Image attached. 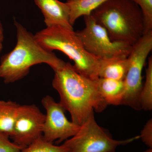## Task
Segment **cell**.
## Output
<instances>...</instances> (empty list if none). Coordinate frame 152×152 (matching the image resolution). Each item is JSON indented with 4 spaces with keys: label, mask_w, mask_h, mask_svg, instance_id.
I'll use <instances>...</instances> for the list:
<instances>
[{
    "label": "cell",
    "mask_w": 152,
    "mask_h": 152,
    "mask_svg": "<svg viewBox=\"0 0 152 152\" xmlns=\"http://www.w3.org/2000/svg\"><path fill=\"white\" fill-rule=\"evenodd\" d=\"M54 71L52 86L72 122L81 126L94 111L100 113L106 108L108 105L99 92L97 80L82 75L69 63Z\"/></svg>",
    "instance_id": "1"
},
{
    "label": "cell",
    "mask_w": 152,
    "mask_h": 152,
    "mask_svg": "<svg viewBox=\"0 0 152 152\" xmlns=\"http://www.w3.org/2000/svg\"><path fill=\"white\" fill-rule=\"evenodd\" d=\"M17 42L12 50L3 56L0 61V78L6 84L12 83L27 75L32 66L47 64L54 71L64 65L62 60L52 51L44 48L35 36L14 20Z\"/></svg>",
    "instance_id": "2"
},
{
    "label": "cell",
    "mask_w": 152,
    "mask_h": 152,
    "mask_svg": "<svg viewBox=\"0 0 152 152\" xmlns=\"http://www.w3.org/2000/svg\"><path fill=\"white\" fill-rule=\"evenodd\" d=\"M91 15L106 29L113 42L133 46L145 33L141 11L131 0H109Z\"/></svg>",
    "instance_id": "3"
},
{
    "label": "cell",
    "mask_w": 152,
    "mask_h": 152,
    "mask_svg": "<svg viewBox=\"0 0 152 152\" xmlns=\"http://www.w3.org/2000/svg\"><path fill=\"white\" fill-rule=\"evenodd\" d=\"M39 43L47 50H58L74 62L76 71L88 78L96 80L99 60L86 50L73 30L53 26L41 30L35 35Z\"/></svg>",
    "instance_id": "4"
},
{
    "label": "cell",
    "mask_w": 152,
    "mask_h": 152,
    "mask_svg": "<svg viewBox=\"0 0 152 152\" xmlns=\"http://www.w3.org/2000/svg\"><path fill=\"white\" fill-rule=\"evenodd\" d=\"M140 139V136L126 140H114L98 124L94 114L80 126L75 135L64 143L70 152H115L118 147Z\"/></svg>",
    "instance_id": "5"
},
{
    "label": "cell",
    "mask_w": 152,
    "mask_h": 152,
    "mask_svg": "<svg viewBox=\"0 0 152 152\" xmlns=\"http://www.w3.org/2000/svg\"><path fill=\"white\" fill-rule=\"evenodd\" d=\"M84 17L85 27L76 34L88 53L99 60L128 57L132 46L113 42L106 29L91 14Z\"/></svg>",
    "instance_id": "6"
},
{
    "label": "cell",
    "mask_w": 152,
    "mask_h": 152,
    "mask_svg": "<svg viewBox=\"0 0 152 152\" xmlns=\"http://www.w3.org/2000/svg\"><path fill=\"white\" fill-rule=\"evenodd\" d=\"M152 50V31H151L145 33L133 45L128 56L129 66L124 80L125 91L122 105L137 110H141L139 99L143 86L142 72Z\"/></svg>",
    "instance_id": "7"
},
{
    "label": "cell",
    "mask_w": 152,
    "mask_h": 152,
    "mask_svg": "<svg viewBox=\"0 0 152 152\" xmlns=\"http://www.w3.org/2000/svg\"><path fill=\"white\" fill-rule=\"evenodd\" d=\"M45 115L35 104H20L10 138L23 149L42 137Z\"/></svg>",
    "instance_id": "8"
},
{
    "label": "cell",
    "mask_w": 152,
    "mask_h": 152,
    "mask_svg": "<svg viewBox=\"0 0 152 152\" xmlns=\"http://www.w3.org/2000/svg\"><path fill=\"white\" fill-rule=\"evenodd\" d=\"M42 103L46 110L42 137L44 140L53 143L65 141L77 134L80 126L70 121L66 116V110L50 95L45 96Z\"/></svg>",
    "instance_id": "9"
},
{
    "label": "cell",
    "mask_w": 152,
    "mask_h": 152,
    "mask_svg": "<svg viewBox=\"0 0 152 152\" xmlns=\"http://www.w3.org/2000/svg\"><path fill=\"white\" fill-rule=\"evenodd\" d=\"M42 13L47 27L60 26L73 30L70 22V11L66 3L58 0H34Z\"/></svg>",
    "instance_id": "10"
},
{
    "label": "cell",
    "mask_w": 152,
    "mask_h": 152,
    "mask_svg": "<svg viewBox=\"0 0 152 152\" xmlns=\"http://www.w3.org/2000/svg\"><path fill=\"white\" fill-rule=\"evenodd\" d=\"M96 82L99 92L107 105H122L125 91L124 81L99 78Z\"/></svg>",
    "instance_id": "11"
},
{
    "label": "cell",
    "mask_w": 152,
    "mask_h": 152,
    "mask_svg": "<svg viewBox=\"0 0 152 152\" xmlns=\"http://www.w3.org/2000/svg\"><path fill=\"white\" fill-rule=\"evenodd\" d=\"M129 66L128 57H119L107 60H99V78L124 81Z\"/></svg>",
    "instance_id": "12"
},
{
    "label": "cell",
    "mask_w": 152,
    "mask_h": 152,
    "mask_svg": "<svg viewBox=\"0 0 152 152\" xmlns=\"http://www.w3.org/2000/svg\"><path fill=\"white\" fill-rule=\"evenodd\" d=\"M20 104L11 100H0V132L8 136L12 134L16 117Z\"/></svg>",
    "instance_id": "13"
},
{
    "label": "cell",
    "mask_w": 152,
    "mask_h": 152,
    "mask_svg": "<svg viewBox=\"0 0 152 152\" xmlns=\"http://www.w3.org/2000/svg\"><path fill=\"white\" fill-rule=\"evenodd\" d=\"M109 0H68L70 11V22L73 26L77 19L91 15L93 11Z\"/></svg>",
    "instance_id": "14"
},
{
    "label": "cell",
    "mask_w": 152,
    "mask_h": 152,
    "mask_svg": "<svg viewBox=\"0 0 152 152\" xmlns=\"http://www.w3.org/2000/svg\"><path fill=\"white\" fill-rule=\"evenodd\" d=\"M148 67L146 70L145 81L142 87L140 96L141 110L151 111L152 110V58L148 60Z\"/></svg>",
    "instance_id": "15"
},
{
    "label": "cell",
    "mask_w": 152,
    "mask_h": 152,
    "mask_svg": "<svg viewBox=\"0 0 152 152\" xmlns=\"http://www.w3.org/2000/svg\"><path fill=\"white\" fill-rule=\"evenodd\" d=\"M20 152H70L64 145H56L44 140L43 137L38 139Z\"/></svg>",
    "instance_id": "16"
},
{
    "label": "cell",
    "mask_w": 152,
    "mask_h": 152,
    "mask_svg": "<svg viewBox=\"0 0 152 152\" xmlns=\"http://www.w3.org/2000/svg\"><path fill=\"white\" fill-rule=\"evenodd\" d=\"M141 11L144 23L145 33L152 31V0H131Z\"/></svg>",
    "instance_id": "17"
},
{
    "label": "cell",
    "mask_w": 152,
    "mask_h": 152,
    "mask_svg": "<svg viewBox=\"0 0 152 152\" xmlns=\"http://www.w3.org/2000/svg\"><path fill=\"white\" fill-rule=\"evenodd\" d=\"M10 137L0 132V152H20L22 149L10 140Z\"/></svg>",
    "instance_id": "18"
},
{
    "label": "cell",
    "mask_w": 152,
    "mask_h": 152,
    "mask_svg": "<svg viewBox=\"0 0 152 152\" xmlns=\"http://www.w3.org/2000/svg\"><path fill=\"white\" fill-rule=\"evenodd\" d=\"M140 138L146 145L152 148V119H150L141 132Z\"/></svg>",
    "instance_id": "19"
},
{
    "label": "cell",
    "mask_w": 152,
    "mask_h": 152,
    "mask_svg": "<svg viewBox=\"0 0 152 152\" xmlns=\"http://www.w3.org/2000/svg\"><path fill=\"white\" fill-rule=\"evenodd\" d=\"M4 29L0 21V41L3 42L4 40Z\"/></svg>",
    "instance_id": "20"
},
{
    "label": "cell",
    "mask_w": 152,
    "mask_h": 152,
    "mask_svg": "<svg viewBox=\"0 0 152 152\" xmlns=\"http://www.w3.org/2000/svg\"><path fill=\"white\" fill-rule=\"evenodd\" d=\"M3 49L2 42H0V53L1 52Z\"/></svg>",
    "instance_id": "21"
},
{
    "label": "cell",
    "mask_w": 152,
    "mask_h": 152,
    "mask_svg": "<svg viewBox=\"0 0 152 152\" xmlns=\"http://www.w3.org/2000/svg\"><path fill=\"white\" fill-rule=\"evenodd\" d=\"M144 152H152V148H149L148 149L146 150V151H145Z\"/></svg>",
    "instance_id": "22"
},
{
    "label": "cell",
    "mask_w": 152,
    "mask_h": 152,
    "mask_svg": "<svg viewBox=\"0 0 152 152\" xmlns=\"http://www.w3.org/2000/svg\"><path fill=\"white\" fill-rule=\"evenodd\" d=\"M0 42H2V41H0Z\"/></svg>",
    "instance_id": "23"
}]
</instances>
